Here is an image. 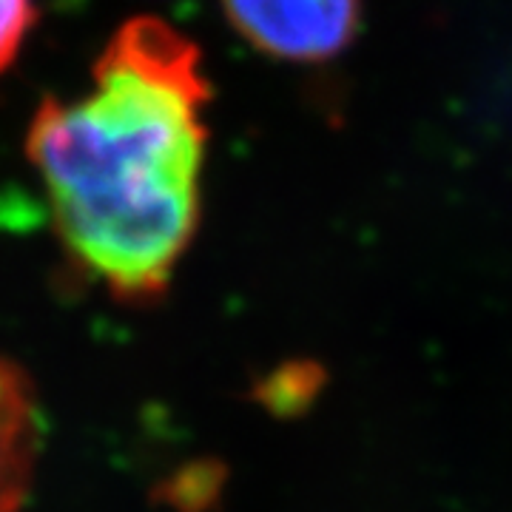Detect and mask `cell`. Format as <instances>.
I'll return each instance as SVG.
<instances>
[{"instance_id":"1","label":"cell","mask_w":512,"mask_h":512,"mask_svg":"<svg viewBox=\"0 0 512 512\" xmlns=\"http://www.w3.org/2000/svg\"><path fill=\"white\" fill-rule=\"evenodd\" d=\"M92 83L74 103L37 106L26 157L74 268L117 302L148 305L200 228L211 86L200 49L160 18L123 23Z\"/></svg>"},{"instance_id":"2","label":"cell","mask_w":512,"mask_h":512,"mask_svg":"<svg viewBox=\"0 0 512 512\" xmlns=\"http://www.w3.org/2000/svg\"><path fill=\"white\" fill-rule=\"evenodd\" d=\"M222 6L259 52L299 63L339 55L362 23V0H222Z\"/></svg>"},{"instance_id":"3","label":"cell","mask_w":512,"mask_h":512,"mask_svg":"<svg viewBox=\"0 0 512 512\" xmlns=\"http://www.w3.org/2000/svg\"><path fill=\"white\" fill-rule=\"evenodd\" d=\"M43 421L26 370L0 356V512H20L35 481Z\"/></svg>"},{"instance_id":"4","label":"cell","mask_w":512,"mask_h":512,"mask_svg":"<svg viewBox=\"0 0 512 512\" xmlns=\"http://www.w3.org/2000/svg\"><path fill=\"white\" fill-rule=\"evenodd\" d=\"M316 387H319V370L311 365H296L271 373L256 393L271 410H279V413L291 410L293 413V410H302L313 402Z\"/></svg>"},{"instance_id":"5","label":"cell","mask_w":512,"mask_h":512,"mask_svg":"<svg viewBox=\"0 0 512 512\" xmlns=\"http://www.w3.org/2000/svg\"><path fill=\"white\" fill-rule=\"evenodd\" d=\"M35 18L32 0H0V72H6L18 57Z\"/></svg>"}]
</instances>
